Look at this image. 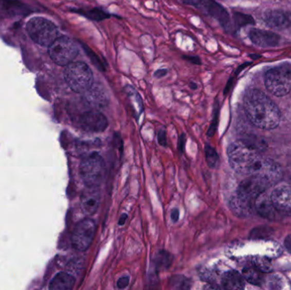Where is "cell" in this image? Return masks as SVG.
<instances>
[{
  "label": "cell",
  "mask_w": 291,
  "mask_h": 290,
  "mask_svg": "<svg viewBox=\"0 0 291 290\" xmlns=\"http://www.w3.org/2000/svg\"><path fill=\"white\" fill-rule=\"evenodd\" d=\"M232 169L239 174L257 176L274 186L281 180L283 173L274 160L262 157L257 149L244 141H236L227 149Z\"/></svg>",
  "instance_id": "1"
},
{
  "label": "cell",
  "mask_w": 291,
  "mask_h": 290,
  "mask_svg": "<svg viewBox=\"0 0 291 290\" xmlns=\"http://www.w3.org/2000/svg\"><path fill=\"white\" fill-rule=\"evenodd\" d=\"M244 104L247 118L254 126L265 130L279 126L281 119L279 107L263 92L249 89L244 95Z\"/></svg>",
  "instance_id": "2"
},
{
  "label": "cell",
  "mask_w": 291,
  "mask_h": 290,
  "mask_svg": "<svg viewBox=\"0 0 291 290\" xmlns=\"http://www.w3.org/2000/svg\"><path fill=\"white\" fill-rule=\"evenodd\" d=\"M64 78L67 85L74 92L84 93L92 87L94 81L93 73L84 62H71L64 70Z\"/></svg>",
  "instance_id": "3"
},
{
  "label": "cell",
  "mask_w": 291,
  "mask_h": 290,
  "mask_svg": "<svg viewBox=\"0 0 291 290\" xmlns=\"http://www.w3.org/2000/svg\"><path fill=\"white\" fill-rule=\"evenodd\" d=\"M27 32L33 42L41 46L49 47L58 37L57 26L43 17H33L27 23Z\"/></svg>",
  "instance_id": "4"
},
{
  "label": "cell",
  "mask_w": 291,
  "mask_h": 290,
  "mask_svg": "<svg viewBox=\"0 0 291 290\" xmlns=\"http://www.w3.org/2000/svg\"><path fill=\"white\" fill-rule=\"evenodd\" d=\"M79 173L86 186H99L105 176V163L98 153L94 152L82 160Z\"/></svg>",
  "instance_id": "5"
},
{
  "label": "cell",
  "mask_w": 291,
  "mask_h": 290,
  "mask_svg": "<svg viewBox=\"0 0 291 290\" xmlns=\"http://www.w3.org/2000/svg\"><path fill=\"white\" fill-rule=\"evenodd\" d=\"M265 86L271 94L282 97L291 90V70L287 67H275L265 74Z\"/></svg>",
  "instance_id": "6"
},
{
  "label": "cell",
  "mask_w": 291,
  "mask_h": 290,
  "mask_svg": "<svg viewBox=\"0 0 291 290\" xmlns=\"http://www.w3.org/2000/svg\"><path fill=\"white\" fill-rule=\"evenodd\" d=\"M79 50L69 37H58L49 46V55L56 64L64 67L76 58Z\"/></svg>",
  "instance_id": "7"
},
{
  "label": "cell",
  "mask_w": 291,
  "mask_h": 290,
  "mask_svg": "<svg viewBox=\"0 0 291 290\" xmlns=\"http://www.w3.org/2000/svg\"><path fill=\"white\" fill-rule=\"evenodd\" d=\"M97 225L92 219H84L77 224L72 235V245L76 250L85 251L92 245Z\"/></svg>",
  "instance_id": "8"
},
{
  "label": "cell",
  "mask_w": 291,
  "mask_h": 290,
  "mask_svg": "<svg viewBox=\"0 0 291 290\" xmlns=\"http://www.w3.org/2000/svg\"><path fill=\"white\" fill-rule=\"evenodd\" d=\"M108 124L107 119L97 110L84 112L79 119V125L82 129L89 132H102Z\"/></svg>",
  "instance_id": "9"
},
{
  "label": "cell",
  "mask_w": 291,
  "mask_h": 290,
  "mask_svg": "<svg viewBox=\"0 0 291 290\" xmlns=\"http://www.w3.org/2000/svg\"><path fill=\"white\" fill-rule=\"evenodd\" d=\"M271 201L274 208L281 215L291 216V188L281 186L274 189L271 192Z\"/></svg>",
  "instance_id": "10"
},
{
  "label": "cell",
  "mask_w": 291,
  "mask_h": 290,
  "mask_svg": "<svg viewBox=\"0 0 291 290\" xmlns=\"http://www.w3.org/2000/svg\"><path fill=\"white\" fill-rule=\"evenodd\" d=\"M263 20L270 28L283 30L291 25V12L284 10H268L264 13Z\"/></svg>",
  "instance_id": "11"
},
{
  "label": "cell",
  "mask_w": 291,
  "mask_h": 290,
  "mask_svg": "<svg viewBox=\"0 0 291 290\" xmlns=\"http://www.w3.org/2000/svg\"><path fill=\"white\" fill-rule=\"evenodd\" d=\"M101 203V192L98 186H87L82 194L81 206L84 213L92 216L97 212Z\"/></svg>",
  "instance_id": "12"
},
{
  "label": "cell",
  "mask_w": 291,
  "mask_h": 290,
  "mask_svg": "<svg viewBox=\"0 0 291 290\" xmlns=\"http://www.w3.org/2000/svg\"><path fill=\"white\" fill-rule=\"evenodd\" d=\"M200 6L210 16L217 20L224 28L229 25V15L227 10L215 0H199Z\"/></svg>",
  "instance_id": "13"
},
{
  "label": "cell",
  "mask_w": 291,
  "mask_h": 290,
  "mask_svg": "<svg viewBox=\"0 0 291 290\" xmlns=\"http://www.w3.org/2000/svg\"><path fill=\"white\" fill-rule=\"evenodd\" d=\"M249 36L253 44L262 48L275 47L280 41L279 35L264 30L251 29Z\"/></svg>",
  "instance_id": "14"
},
{
  "label": "cell",
  "mask_w": 291,
  "mask_h": 290,
  "mask_svg": "<svg viewBox=\"0 0 291 290\" xmlns=\"http://www.w3.org/2000/svg\"><path fill=\"white\" fill-rule=\"evenodd\" d=\"M223 288L228 290H241L244 288V277L236 270L225 273L222 279Z\"/></svg>",
  "instance_id": "15"
},
{
  "label": "cell",
  "mask_w": 291,
  "mask_h": 290,
  "mask_svg": "<svg viewBox=\"0 0 291 290\" xmlns=\"http://www.w3.org/2000/svg\"><path fill=\"white\" fill-rule=\"evenodd\" d=\"M75 279L67 273H57L49 283V288L51 290H70L74 288Z\"/></svg>",
  "instance_id": "16"
},
{
  "label": "cell",
  "mask_w": 291,
  "mask_h": 290,
  "mask_svg": "<svg viewBox=\"0 0 291 290\" xmlns=\"http://www.w3.org/2000/svg\"><path fill=\"white\" fill-rule=\"evenodd\" d=\"M254 205L261 216L268 219L274 218L277 210L271 203V198H268L265 194H261L256 200Z\"/></svg>",
  "instance_id": "17"
},
{
  "label": "cell",
  "mask_w": 291,
  "mask_h": 290,
  "mask_svg": "<svg viewBox=\"0 0 291 290\" xmlns=\"http://www.w3.org/2000/svg\"><path fill=\"white\" fill-rule=\"evenodd\" d=\"M86 93L87 101L90 104L95 105L97 107H102L106 106L108 102L106 92L104 91L103 89H101L98 85H92V87L87 90Z\"/></svg>",
  "instance_id": "18"
},
{
  "label": "cell",
  "mask_w": 291,
  "mask_h": 290,
  "mask_svg": "<svg viewBox=\"0 0 291 290\" xmlns=\"http://www.w3.org/2000/svg\"><path fill=\"white\" fill-rule=\"evenodd\" d=\"M243 277L248 283L254 285H261L263 283V273L254 265L244 268Z\"/></svg>",
  "instance_id": "19"
},
{
  "label": "cell",
  "mask_w": 291,
  "mask_h": 290,
  "mask_svg": "<svg viewBox=\"0 0 291 290\" xmlns=\"http://www.w3.org/2000/svg\"><path fill=\"white\" fill-rule=\"evenodd\" d=\"M173 261V256L165 250L158 251L153 259V262L158 270H166L170 267Z\"/></svg>",
  "instance_id": "20"
},
{
  "label": "cell",
  "mask_w": 291,
  "mask_h": 290,
  "mask_svg": "<svg viewBox=\"0 0 291 290\" xmlns=\"http://www.w3.org/2000/svg\"><path fill=\"white\" fill-rule=\"evenodd\" d=\"M205 158H206V162L210 168H216L219 164V157H218L215 149L210 145L205 146Z\"/></svg>",
  "instance_id": "21"
},
{
  "label": "cell",
  "mask_w": 291,
  "mask_h": 290,
  "mask_svg": "<svg viewBox=\"0 0 291 290\" xmlns=\"http://www.w3.org/2000/svg\"><path fill=\"white\" fill-rule=\"evenodd\" d=\"M81 13L84 16H86L87 18H89L90 20L97 21V22L105 20V19H107V18L111 16L109 14L104 12L103 10H100L98 8H94L92 10Z\"/></svg>",
  "instance_id": "22"
},
{
  "label": "cell",
  "mask_w": 291,
  "mask_h": 290,
  "mask_svg": "<svg viewBox=\"0 0 291 290\" xmlns=\"http://www.w3.org/2000/svg\"><path fill=\"white\" fill-rule=\"evenodd\" d=\"M83 47H84V50H85V52H86L87 55H88V57L92 60L93 64H94L100 71H101V72H105V71H106V67L104 66L103 62H101L100 58L98 57V55H97L92 49L87 47L86 45H83Z\"/></svg>",
  "instance_id": "23"
},
{
  "label": "cell",
  "mask_w": 291,
  "mask_h": 290,
  "mask_svg": "<svg viewBox=\"0 0 291 290\" xmlns=\"http://www.w3.org/2000/svg\"><path fill=\"white\" fill-rule=\"evenodd\" d=\"M171 285L173 288H180V289H186L190 288V283L188 282V278H184L183 276H175L171 278Z\"/></svg>",
  "instance_id": "24"
},
{
  "label": "cell",
  "mask_w": 291,
  "mask_h": 290,
  "mask_svg": "<svg viewBox=\"0 0 291 290\" xmlns=\"http://www.w3.org/2000/svg\"><path fill=\"white\" fill-rule=\"evenodd\" d=\"M125 91L127 92V94H128L129 96L131 97V98H133L134 101L136 102V104L138 106L139 110H140V112L142 111V102H141V97H140V94L137 93V92L135 90L133 87H131L130 85H127L125 88Z\"/></svg>",
  "instance_id": "25"
},
{
  "label": "cell",
  "mask_w": 291,
  "mask_h": 290,
  "mask_svg": "<svg viewBox=\"0 0 291 290\" xmlns=\"http://www.w3.org/2000/svg\"><path fill=\"white\" fill-rule=\"evenodd\" d=\"M253 265L254 266H257L259 270H262V273L263 272L269 273L271 270V264L266 259H256V261H254V263H253Z\"/></svg>",
  "instance_id": "26"
},
{
  "label": "cell",
  "mask_w": 291,
  "mask_h": 290,
  "mask_svg": "<svg viewBox=\"0 0 291 290\" xmlns=\"http://www.w3.org/2000/svg\"><path fill=\"white\" fill-rule=\"evenodd\" d=\"M235 23L238 26H244L247 24H250L253 23V19L250 17L249 15H244V14H240V13H236L234 15Z\"/></svg>",
  "instance_id": "27"
},
{
  "label": "cell",
  "mask_w": 291,
  "mask_h": 290,
  "mask_svg": "<svg viewBox=\"0 0 291 290\" xmlns=\"http://www.w3.org/2000/svg\"><path fill=\"white\" fill-rule=\"evenodd\" d=\"M129 283H130V278L129 277H122L118 281L117 287L120 288V289H123V288H125L129 285Z\"/></svg>",
  "instance_id": "28"
},
{
  "label": "cell",
  "mask_w": 291,
  "mask_h": 290,
  "mask_svg": "<svg viewBox=\"0 0 291 290\" xmlns=\"http://www.w3.org/2000/svg\"><path fill=\"white\" fill-rule=\"evenodd\" d=\"M158 143H159L161 146H167V141H166V134L165 130H160V131L158 132Z\"/></svg>",
  "instance_id": "29"
},
{
  "label": "cell",
  "mask_w": 291,
  "mask_h": 290,
  "mask_svg": "<svg viewBox=\"0 0 291 290\" xmlns=\"http://www.w3.org/2000/svg\"><path fill=\"white\" fill-rule=\"evenodd\" d=\"M183 58L185 60H188L189 62H192L193 64L200 65L201 64V61H200L199 58L197 56H193V55H191V56H188V55H184Z\"/></svg>",
  "instance_id": "30"
},
{
  "label": "cell",
  "mask_w": 291,
  "mask_h": 290,
  "mask_svg": "<svg viewBox=\"0 0 291 290\" xmlns=\"http://www.w3.org/2000/svg\"><path fill=\"white\" fill-rule=\"evenodd\" d=\"M184 146H185V136L184 134H181L180 138H179V151H183V149H184Z\"/></svg>",
  "instance_id": "31"
},
{
  "label": "cell",
  "mask_w": 291,
  "mask_h": 290,
  "mask_svg": "<svg viewBox=\"0 0 291 290\" xmlns=\"http://www.w3.org/2000/svg\"><path fill=\"white\" fill-rule=\"evenodd\" d=\"M284 245L286 247L288 251H289L291 253V234H289V236H287V238H285V240H284Z\"/></svg>",
  "instance_id": "32"
},
{
  "label": "cell",
  "mask_w": 291,
  "mask_h": 290,
  "mask_svg": "<svg viewBox=\"0 0 291 290\" xmlns=\"http://www.w3.org/2000/svg\"><path fill=\"white\" fill-rule=\"evenodd\" d=\"M167 74V70L166 69H158V71H156L155 75L157 78H162L163 76H166Z\"/></svg>",
  "instance_id": "33"
},
{
  "label": "cell",
  "mask_w": 291,
  "mask_h": 290,
  "mask_svg": "<svg viewBox=\"0 0 291 290\" xmlns=\"http://www.w3.org/2000/svg\"><path fill=\"white\" fill-rule=\"evenodd\" d=\"M171 220H172L174 222H176V221L179 220V210L178 209H174L171 213Z\"/></svg>",
  "instance_id": "34"
},
{
  "label": "cell",
  "mask_w": 291,
  "mask_h": 290,
  "mask_svg": "<svg viewBox=\"0 0 291 290\" xmlns=\"http://www.w3.org/2000/svg\"><path fill=\"white\" fill-rule=\"evenodd\" d=\"M127 217H128V216H127V215H126V214H123V215H122L121 217H120V219H119V225H120V226H123V225H124L126 220H127Z\"/></svg>",
  "instance_id": "35"
},
{
  "label": "cell",
  "mask_w": 291,
  "mask_h": 290,
  "mask_svg": "<svg viewBox=\"0 0 291 290\" xmlns=\"http://www.w3.org/2000/svg\"><path fill=\"white\" fill-rule=\"evenodd\" d=\"M190 87L192 89H196L197 88V85L195 83L192 82L190 84Z\"/></svg>",
  "instance_id": "36"
},
{
  "label": "cell",
  "mask_w": 291,
  "mask_h": 290,
  "mask_svg": "<svg viewBox=\"0 0 291 290\" xmlns=\"http://www.w3.org/2000/svg\"><path fill=\"white\" fill-rule=\"evenodd\" d=\"M184 2L188 3V4H192V5H193V4H194L195 0H184Z\"/></svg>",
  "instance_id": "37"
}]
</instances>
